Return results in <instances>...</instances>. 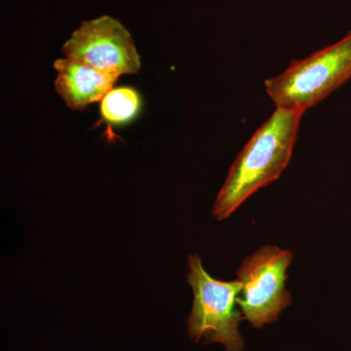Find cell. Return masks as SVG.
<instances>
[{
	"label": "cell",
	"mask_w": 351,
	"mask_h": 351,
	"mask_svg": "<svg viewBox=\"0 0 351 351\" xmlns=\"http://www.w3.org/2000/svg\"><path fill=\"white\" fill-rule=\"evenodd\" d=\"M304 113L276 108L232 163L216 201L218 221L232 216L258 189L279 179L292 157Z\"/></svg>",
	"instance_id": "cell-1"
},
{
	"label": "cell",
	"mask_w": 351,
	"mask_h": 351,
	"mask_svg": "<svg viewBox=\"0 0 351 351\" xmlns=\"http://www.w3.org/2000/svg\"><path fill=\"white\" fill-rule=\"evenodd\" d=\"M351 78V31L336 43L265 80V93L276 108L304 113Z\"/></svg>",
	"instance_id": "cell-2"
},
{
	"label": "cell",
	"mask_w": 351,
	"mask_h": 351,
	"mask_svg": "<svg viewBox=\"0 0 351 351\" xmlns=\"http://www.w3.org/2000/svg\"><path fill=\"white\" fill-rule=\"evenodd\" d=\"M188 282L193 304L188 319L189 336L195 343L205 338L225 346L226 351H242L244 341L239 331L243 314L237 308L242 283L217 280L203 267L199 256L188 258Z\"/></svg>",
	"instance_id": "cell-3"
},
{
	"label": "cell",
	"mask_w": 351,
	"mask_h": 351,
	"mask_svg": "<svg viewBox=\"0 0 351 351\" xmlns=\"http://www.w3.org/2000/svg\"><path fill=\"white\" fill-rule=\"evenodd\" d=\"M292 261L290 251L265 245L245 258L237 270V278L242 283L237 304L245 319L256 329L276 322L292 302L286 290L287 270Z\"/></svg>",
	"instance_id": "cell-4"
},
{
	"label": "cell",
	"mask_w": 351,
	"mask_h": 351,
	"mask_svg": "<svg viewBox=\"0 0 351 351\" xmlns=\"http://www.w3.org/2000/svg\"><path fill=\"white\" fill-rule=\"evenodd\" d=\"M66 58L117 76L137 73L141 59L130 32L115 18L84 21L64 44Z\"/></svg>",
	"instance_id": "cell-5"
},
{
	"label": "cell",
	"mask_w": 351,
	"mask_h": 351,
	"mask_svg": "<svg viewBox=\"0 0 351 351\" xmlns=\"http://www.w3.org/2000/svg\"><path fill=\"white\" fill-rule=\"evenodd\" d=\"M54 69L57 93L71 110H83L103 100L119 78L69 58L56 60Z\"/></svg>",
	"instance_id": "cell-6"
},
{
	"label": "cell",
	"mask_w": 351,
	"mask_h": 351,
	"mask_svg": "<svg viewBox=\"0 0 351 351\" xmlns=\"http://www.w3.org/2000/svg\"><path fill=\"white\" fill-rule=\"evenodd\" d=\"M141 104L140 95L134 88H112L101 101V115L113 125L127 123L135 119Z\"/></svg>",
	"instance_id": "cell-7"
}]
</instances>
